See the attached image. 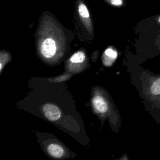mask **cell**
Segmentation results:
<instances>
[{
    "mask_svg": "<svg viewBox=\"0 0 160 160\" xmlns=\"http://www.w3.org/2000/svg\"><path fill=\"white\" fill-rule=\"evenodd\" d=\"M91 107L102 127L108 121L111 131L116 134L118 133L121 126V115L106 96L99 92L94 93L91 99Z\"/></svg>",
    "mask_w": 160,
    "mask_h": 160,
    "instance_id": "obj_1",
    "label": "cell"
},
{
    "mask_svg": "<svg viewBox=\"0 0 160 160\" xmlns=\"http://www.w3.org/2000/svg\"><path fill=\"white\" fill-rule=\"evenodd\" d=\"M38 142L44 154L51 160H69L77 154L51 132L35 131Z\"/></svg>",
    "mask_w": 160,
    "mask_h": 160,
    "instance_id": "obj_2",
    "label": "cell"
},
{
    "mask_svg": "<svg viewBox=\"0 0 160 160\" xmlns=\"http://www.w3.org/2000/svg\"><path fill=\"white\" fill-rule=\"evenodd\" d=\"M56 51V44L53 39L48 38L44 41L41 46V52L45 58H52L54 55Z\"/></svg>",
    "mask_w": 160,
    "mask_h": 160,
    "instance_id": "obj_3",
    "label": "cell"
},
{
    "mask_svg": "<svg viewBox=\"0 0 160 160\" xmlns=\"http://www.w3.org/2000/svg\"><path fill=\"white\" fill-rule=\"evenodd\" d=\"M12 57L10 52L6 50H0V76L1 75L6 65L11 61Z\"/></svg>",
    "mask_w": 160,
    "mask_h": 160,
    "instance_id": "obj_4",
    "label": "cell"
},
{
    "mask_svg": "<svg viewBox=\"0 0 160 160\" xmlns=\"http://www.w3.org/2000/svg\"><path fill=\"white\" fill-rule=\"evenodd\" d=\"M104 56H103L104 64L109 66L111 65L114 59L117 58V52L113 49L109 48L104 51Z\"/></svg>",
    "mask_w": 160,
    "mask_h": 160,
    "instance_id": "obj_5",
    "label": "cell"
},
{
    "mask_svg": "<svg viewBox=\"0 0 160 160\" xmlns=\"http://www.w3.org/2000/svg\"><path fill=\"white\" fill-rule=\"evenodd\" d=\"M150 92L151 94L155 97H158L160 94V79L158 78L155 81L150 87Z\"/></svg>",
    "mask_w": 160,
    "mask_h": 160,
    "instance_id": "obj_6",
    "label": "cell"
},
{
    "mask_svg": "<svg viewBox=\"0 0 160 160\" xmlns=\"http://www.w3.org/2000/svg\"><path fill=\"white\" fill-rule=\"evenodd\" d=\"M85 59V55L83 52L79 51L74 53L71 58L70 61L72 63H80Z\"/></svg>",
    "mask_w": 160,
    "mask_h": 160,
    "instance_id": "obj_7",
    "label": "cell"
},
{
    "mask_svg": "<svg viewBox=\"0 0 160 160\" xmlns=\"http://www.w3.org/2000/svg\"><path fill=\"white\" fill-rule=\"evenodd\" d=\"M79 15L84 18H88L89 16V11L86 8V6H85V4H81L79 6Z\"/></svg>",
    "mask_w": 160,
    "mask_h": 160,
    "instance_id": "obj_8",
    "label": "cell"
},
{
    "mask_svg": "<svg viewBox=\"0 0 160 160\" xmlns=\"http://www.w3.org/2000/svg\"><path fill=\"white\" fill-rule=\"evenodd\" d=\"M112 160H131V159H129V158L127 154H123L121 157H119L117 159H112Z\"/></svg>",
    "mask_w": 160,
    "mask_h": 160,
    "instance_id": "obj_9",
    "label": "cell"
},
{
    "mask_svg": "<svg viewBox=\"0 0 160 160\" xmlns=\"http://www.w3.org/2000/svg\"><path fill=\"white\" fill-rule=\"evenodd\" d=\"M111 3L115 6H120L122 4V0H111Z\"/></svg>",
    "mask_w": 160,
    "mask_h": 160,
    "instance_id": "obj_10",
    "label": "cell"
}]
</instances>
